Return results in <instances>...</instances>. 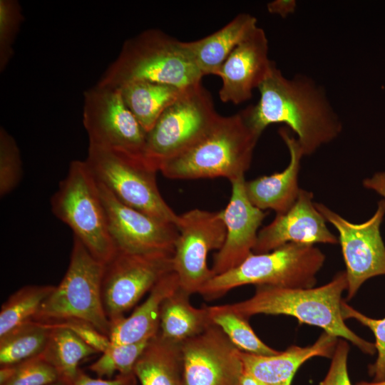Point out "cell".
Segmentation results:
<instances>
[{
	"mask_svg": "<svg viewBox=\"0 0 385 385\" xmlns=\"http://www.w3.org/2000/svg\"><path fill=\"white\" fill-rule=\"evenodd\" d=\"M111 237L118 250L138 254L174 253L178 230L118 201L98 182Z\"/></svg>",
	"mask_w": 385,
	"mask_h": 385,
	"instance_id": "9a60e30c",
	"label": "cell"
},
{
	"mask_svg": "<svg viewBox=\"0 0 385 385\" xmlns=\"http://www.w3.org/2000/svg\"><path fill=\"white\" fill-rule=\"evenodd\" d=\"M23 175L22 161L19 146L4 128L0 129V195L12 192Z\"/></svg>",
	"mask_w": 385,
	"mask_h": 385,
	"instance_id": "4dcf8cb0",
	"label": "cell"
},
{
	"mask_svg": "<svg viewBox=\"0 0 385 385\" xmlns=\"http://www.w3.org/2000/svg\"><path fill=\"white\" fill-rule=\"evenodd\" d=\"M356 385H385V380L381 381H360L356 384Z\"/></svg>",
	"mask_w": 385,
	"mask_h": 385,
	"instance_id": "ab89813d",
	"label": "cell"
},
{
	"mask_svg": "<svg viewBox=\"0 0 385 385\" xmlns=\"http://www.w3.org/2000/svg\"><path fill=\"white\" fill-rule=\"evenodd\" d=\"M137 378L133 374H117L114 378H93L80 369L72 385H136Z\"/></svg>",
	"mask_w": 385,
	"mask_h": 385,
	"instance_id": "8d00e7d4",
	"label": "cell"
},
{
	"mask_svg": "<svg viewBox=\"0 0 385 385\" xmlns=\"http://www.w3.org/2000/svg\"><path fill=\"white\" fill-rule=\"evenodd\" d=\"M54 215L87 250L105 264L115 254L98 182L85 160H73L51 199Z\"/></svg>",
	"mask_w": 385,
	"mask_h": 385,
	"instance_id": "8992f818",
	"label": "cell"
},
{
	"mask_svg": "<svg viewBox=\"0 0 385 385\" xmlns=\"http://www.w3.org/2000/svg\"><path fill=\"white\" fill-rule=\"evenodd\" d=\"M149 341L127 344H111L88 366V369L98 377L104 379L113 378L116 371L118 372V374H133L134 366Z\"/></svg>",
	"mask_w": 385,
	"mask_h": 385,
	"instance_id": "f546056e",
	"label": "cell"
},
{
	"mask_svg": "<svg viewBox=\"0 0 385 385\" xmlns=\"http://www.w3.org/2000/svg\"><path fill=\"white\" fill-rule=\"evenodd\" d=\"M297 7L294 0H275L267 4V8L270 14L285 18L294 13Z\"/></svg>",
	"mask_w": 385,
	"mask_h": 385,
	"instance_id": "74e56055",
	"label": "cell"
},
{
	"mask_svg": "<svg viewBox=\"0 0 385 385\" xmlns=\"http://www.w3.org/2000/svg\"><path fill=\"white\" fill-rule=\"evenodd\" d=\"M51 328L31 321L0 337V366L14 365L41 354Z\"/></svg>",
	"mask_w": 385,
	"mask_h": 385,
	"instance_id": "4316f807",
	"label": "cell"
},
{
	"mask_svg": "<svg viewBox=\"0 0 385 385\" xmlns=\"http://www.w3.org/2000/svg\"><path fill=\"white\" fill-rule=\"evenodd\" d=\"M313 193L301 189L292 206L259 230L252 252H271L288 243L314 245L339 243L313 202Z\"/></svg>",
	"mask_w": 385,
	"mask_h": 385,
	"instance_id": "e0dca14e",
	"label": "cell"
},
{
	"mask_svg": "<svg viewBox=\"0 0 385 385\" xmlns=\"http://www.w3.org/2000/svg\"><path fill=\"white\" fill-rule=\"evenodd\" d=\"M118 88L125 105L146 133L184 91L173 86L150 81L130 82Z\"/></svg>",
	"mask_w": 385,
	"mask_h": 385,
	"instance_id": "d4e9b609",
	"label": "cell"
},
{
	"mask_svg": "<svg viewBox=\"0 0 385 385\" xmlns=\"http://www.w3.org/2000/svg\"><path fill=\"white\" fill-rule=\"evenodd\" d=\"M47 385H66V384H63V382H61V381H58L56 382H54V383H52V384H47Z\"/></svg>",
	"mask_w": 385,
	"mask_h": 385,
	"instance_id": "60d3db41",
	"label": "cell"
},
{
	"mask_svg": "<svg viewBox=\"0 0 385 385\" xmlns=\"http://www.w3.org/2000/svg\"><path fill=\"white\" fill-rule=\"evenodd\" d=\"M207 307L212 324L219 327L240 351L265 356L280 352L265 344L255 333L248 319L234 311L230 304Z\"/></svg>",
	"mask_w": 385,
	"mask_h": 385,
	"instance_id": "83f0119b",
	"label": "cell"
},
{
	"mask_svg": "<svg viewBox=\"0 0 385 385\" xmlns=\"http://www.w3.org/2000/svg\"><path fill=\"white\" fill-rule=\"evenodd\" d=\"M230 183L232 190L229 202L220 211L226 236L222 247L213 258L210 269L214 276L237 267L252 253L259 228L267 215L248 199L245 177Z\"/></svg>",
	"mask_w": 385,
	"mask_h": 385,
	"instance_id": "ac0fdd59",
	"label": "cell"
},
{
	"mask_svg": "<svg viewBox=\"0 0 385 385\" xmlns=\"http://www.w3.org/2000/svg\"><path fill=\"white\" fill-rule=\"evenodd\" d=\"M105 263L73 237L70 262L64 277L45 299L34 321L84 320L108 337L111 324L104 311L101 287Z\"/></svg>",
	"mask_w": 385,
	"mask_h": 385,
	"instance_id": "52a82bcc",
	"label": "cell"
},
{
	"mask_svg": "<svg viewBox=\"0 0 385 385\" xmlns=\"http://www.w3.org/2000/svg\"><path fill=\"white\" fill-rule=\"evenodd\" d=\"M58 381L55 369L39 355L15 364L13 376L2 385H47Z\"/></svg>",
	"mask_w": 385,
	"mask_h": 385,
	"instance_id": "836d02e7",
	"label": "cell"
},
{
	"mask_svg": "<svg viewBox=\"0 0 385 385\" xmlns=\"http://www.w3.org/2000/svg\"><path fill=\"white\" fill-rule=\"evenodd\" d=\"M349 350L347 342L339 339L328 372L318 385H351L347 369Z\"/></svg>",
	"mask_w": 385,
	"mask_h": 385,
	"instance_id": "d590c367",
	"label": "cell"
},
{
	"mask_svg": "<svg viewBox=\"0 0 385 385\" xmlns=\"http://www.w3.org/2000/svg\"><path fill=\"white\" fill-rule=\"evenodd\" d=\"M258 135L242 112L221 116L189 148L163 163L159 171L176 180L245 177L250 167Z\"/></svg>",
	"mask_w": 385,
	"mask_h": 385,
	"instance_id": "3957f363",
	"label": "cell"
},
{
	"mask_svg": "<svg viewBox=\"0 0 385 385\" xmlns=\"http://www.w3.org/2000/svg\"><path fill=\"white\" fill-rule=\"evenodd\" d=\"M180 287L177 274L171 271L161 277L149 295L128 317L111 325V344H127L149 341L159 331L160 308L164 300Z\"/></svg>",
	"mask_w": 385,
	"mask_h": 385,
	"instance_id": "44dd1931",
	"label": "cell"
},
{
	"mask_svg": "<svg viewBox=\"0 0 385 385\" xmlns=\"http://www.w3.org/2000/svg\"><path fill=\"white\" fill-rule=\"evenodd\" d=\"M51 327H63L69 329L98 353H103L111 345L109 337L100 332L90 323L78 319L44 322Z\"/></svg>",
	"mask_w": 385,
	"mask_h": 385,
	"instance_id": "e575fe53",
	"label": "cell"
},
{
	"mask_svg": "<svg viewBox=\"0 0 385 385\" xmlns=\"http://www.w3.org/2000/svg\"><path fill=\"white\" fill-rule=\"evenodd\" d=\"M324 262L325 255L316 246L288 243L269 252L251 253L237 267L214 276L199 294L211 300L247 284L314 287Z\"/></svg>",
	"mask_w": 385,
	"mask_h": 385,
	"instance_id": "5b68a950",
	"label": "cell"
},
{
	"mask_svg": "<svg viewBox=\"0 0 385 385\" xmlns=\"http://www.w3.org/2000/svg\"><path fill=\"white\" fill-rule=\"evenodd\" d=\"M275 66L269 58V43L258 26L230 53L217 76L222 79L219 97L223 103L240 104L250 99Z\"/></svg>",
	"mask_w": 385,
	"mask_h": 385,
	"instance_id": "2e32d148",
	"label": "cell"
},
{
	"mask_svg": "<svg viewBox=\"0 0 385 385\" xmlns=\"http://www.w3.org/2000/svg\"><path fill=\"white\" fill-rule=\"evenodd\" d=\"M96 180L123 204L177 226L180 215L158 189L157 170L143 157L88 145L85 160Z\"/></svg>",
	"mask_w": 385,
	"mask_h": 385,
	"instance_id": "ba28073f",
	"label": "cell"
},
{
	"mask_svg": "<svg viewBox=\"0 0 385 385\" xmlns=\"http://www.w3.org/2000/svg\"><path fill=\"white\" fill-rule=\"evenodd\" d=\"M83 124L88 145L143 157L146 131L125 105L119 88L96 83L87 89Z\"/></svg>",
	"mask_w": 385,
	"mask_h": 385,
	"instance_id": "30bf717a",
	"label": "cell"
},
{
	"mask_svg": "<svg viewBox=\"0 0 385 385\" xmlns=\"http://www.w3.org/2000/svg\"><path fill=\"white\" fill-rule=\"evenodd\" d=\"M173 254H138L117 249L105 264L101 294L111 325L125 317L157 282L173 271Z\"/></svg>",
	"mask_w": 385,
	"mask_h": 385,
	"instance_id": "8fae6325",
	"label": "cell"
},
{
	"mask_svg": "<svg viewBox=\"0 0 385 385\" xmlns=\"http://www.w3.org/2000/svg\"><path fill=\"white\" fill-rule=\"evenodd\" d=\"M53 285H26L13 293L0 311V337L34 318L45 299L53 291Z\"/></svg>",
	"mask_w": 385,
	"mask_h": 385,
	"instance_id": "f1b7e54d",
	"label": "cell"
},
{
	"mask_svg": "<svg viewBox=\"0 0 385 385\" xmlns=\"http://www.w3.org/2000/svg\"><path fill=\"white\" fill-rule=\"evenodd\" d=\"M133 373L141 385H183L181 344L157 334L137 360Z\"/></svg>",
	"mask_w": 385,
	"mask_h": 385,
	"instance_id": "cb8c5ba5",
	"label": "cell"
},
{
	"mask_svg": "<svg viewBox=\"0 0 385 385\" xmlns=\"http://www.w3.org/2000/svg\"><path fill=\"white\" fill-rule=\"evenodd\" d=\"M49 327V337L40 356L55 369L59 381L72 385L81 369L80 362L98 352L69 329Z\"/></svg>",
	"mask_w": 385,
	"mask_h": 385,
	"instance_id": "484cf974",
	"label": "cell"
},
{
	"mask_svg": "<svg viewBox=\"0 0 385 385\" xmlns=\"http://www.w3.org/2000/svg\"><path fill=\"white\" fill-rule=\"evenodd\" d=\"M202 77L183 41L150 29L123 43L97 83L119 88L130 82L150 81L185 90L201 83Z\"/></svg>",
	"mask_w": 385,
	"mask_h": 385,
	"instance_id": "277c9868",
	"label": "cell"
},
{
	"mask_svg": "<svg viewBox=\"0 0 385 385\" xmlns=\"http://www.w3.org/2000/svg\"><path fill=\"white\" fill-rule=\"evenodd\" d=\"M339 339L324 332L312 345L291 346L272 356L240 351L243 369L263 385H291L299 368L314 356L332 358Z\"/></svg>",
	"mask_w": 385,
	"mask_h": 385,
	"instance_id": "d6986e66",
	"label": "cell"
},
{
	"mask_svg": "<svg viewBox=\"0 0 385 385\" xmlns=\"http://www.w3.org/2000/svg\"><path fill=\"white\" fill-rule=\"evenodd\" d=\"M364 188L372 190L385 200V171L379 172L363 180Z\"/></svg>",
	"mask_w": 385,
	"mask_h": 385,
	"instance_id": "f35d334b",
	"label": "cell"
},
{
	"mask_svg": "<svg viewBox=\"0 0 385 385\" xmlns=\"http://www.w3.org/2000/svg\"><path fill=\"white\" fill-rule=\"evenodd\" d=\"M183 385H237L243 372L240 350L212 324L181 344Z\"/></svg>",
	"mask_w": 385,
	"mask_h": 385,
	"instance_id": "5bb4252c",
	"label": "cell"
},
{
	"mask_svg": "<svg viewBox=\"0 0 385 385\" xmlns=\"http://www.w3.org/2000/svg\"><path fill=\"white\" fill-rule=\"evenodd\" d=\"M346 289V274L343 271L328 283L317 287L257 285L252 297L230 306L247 319L256 314L292 316L300 324L320 327L329 334L351 342L363 353L374 355V343L356 334L344 322L342 295Z\"/></svg>",
	"mask_w": 385,
	"mask_h": 385,
	"instance_id": "7a4b0ae2",
	"label": "cell"
},
{
	"mask_svg": "<svg viewBox=\"0 0 385 385\" xmlns=\"http://www.w3.org/2000/svg\"><path fill=\"white\" fill-rule=\"evenodd\" d=\"M178 236L173 256V271L180 287L192 294L214 277L207 266V257L223 245L226 229L219 212L192 209L180 215Z\"/></svg>",
	"mask_w": 385,
	"mask_h": 385,
	"instance_id": "7c38bea8",
	"label": "cell"
},
{
	"mask_svg": "<svg viewBox=\"0 0 385 385\" xmlns=\"http://www.w3.org/2000/svg\"><path fill=\"white\" fill-rule=\"evenodd\" d=\"M24 20L16 0H0V71H4L14 54L13 46Z\"/></svg>",
	"mask_w": 385,
	"mask_h": 385,
	"instance_id": "1f68e13d",
	"label": "cell"
},
{
	"mask_svg": "<svg viewBox=\"0 0 385 385\" xmlns=\"http://www.w3.org/2000/svg\"><path fill=\"white\" fill-rule=\"evenodd\" d=\"M279 134L289 153L288 165L281 172L245 180V191L250 201L262 210H272L277 214L287 211L297 200L302 188L298 177L304 156L299 144L289 131L282 128Z\"/></svg>",
	"mask_w": 385,
	"mask_h": 385,
	"instance_id": "ffe728a7",
	"label": "cell"
},
{
	"mask_svg": "<svg viewBox=\"0 0 385 385\" xmlns=\"http://www.w3.org/2000/svg\"><path fill=\"white\" fill-rule=\"evenodd\" d=\"M190 296L179 287L163 302L158 334L163 339L181 344L212 324L207 306L193 307Z\"/></svg>",
	"mask_w": 385,
	"mask_h": 385,
	"instance_id": "603a6c76",
	"label": "cell"
},
{
	"mask_svg": "<svg viewBox=\"0 0 385 385\" xmlns=\"http://www.w3.org/2000/svg\"><path fill=\"white\" fill-rule=\"evenodd\" d=\"M315 206L338 231L346 265L347 299H350L367 279L385 275V245L380 232L385 200L378 202L371 218L359 224L348 221L322 203L315 202Z\"/></svg>",
	"mask_w": 385,
	"mask_h": 385,
	"instance_id": "4fadbf2b",
	"label": "cell"
},
{
	"mask_svg": "<svg viewBox=\"0 0 385 385\" xmlns=\"http://www.w3.org/2000/svg\"><path fill=\"white\" fill-rule=\"evenodd\" d=\"M257 19L239 14L218 31L184 45L202 75H216L230 53L256 27Z\"/></svg>",
	"mask_w": 385,
	"mask_h": 385,
	"instance_id": "7402d4cb",
	"label": "cell"
},
{
	"mask_svg": "<svg viewBox=\"0 0 385 385\" xmlns=\"http://www.w3.org/2000/svg\"><path fill=\"white\" fill-rule=\"evenodd\" d=\"M258 90V102L242 111L258 135L271 124L284 123L297 135L304 156L341 134V118L324 88L312 78L297 74L288 78L275 65Z\"/></svg>",
	"mask_w": 385,
	"mask_h": 385,
	"instance_id": "6da1fadb",
	"label": "cell"
},
{
	"mask_svg": "<svg viewBox=\"0 0 385 385\" xmlns=\"http://www.w3.org/2000/svg\"><path fill=\"white\" fill-rule=\"evenodd\" d=\"M219 117L202 83L185 89L146 133L144 159L159 171L163 163L195 143Z\"/></svg>",
	"mask_w": 385,
	"mask_h": 385,
	"instance_id": "9c48e42d",
	"label": "cell"
},
{
	"mask_svg": "<svg viewBox=\"0 0 385 385\" xmlns=\"http://www.w3.org/2000/svg\"><path fill=\"white\" fill-rule=\"evenodd\" d=\"M342 314L344 319H354L368 327L375 337V348L377 357L375 362L369 366V374L375 381L385 380V317L374 319L354 309L345 301L342 302Z\"/></svg>",
	"mask_w": 385,
	"mask_h": 385,
	"instance_id": "d6a6232c",
	"label": "cell"
}]
</instances>
